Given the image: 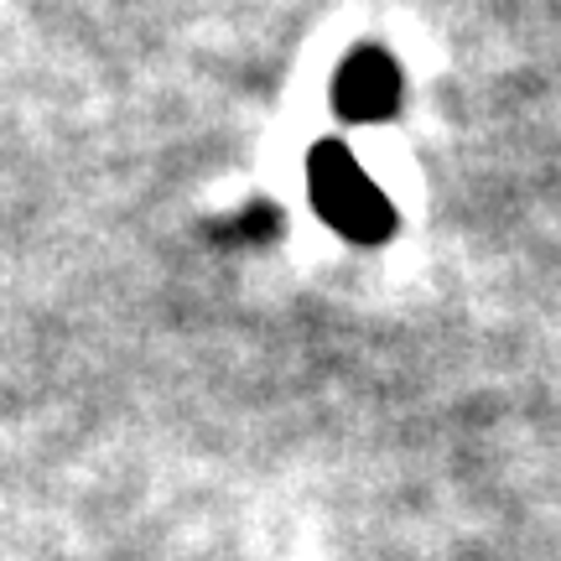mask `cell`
<instances>
[{"mask_svg": "<svg viewBox=\"0 0 561 561\" xmlns=\"http://www.w3.org/2000/svg\"><path fill=\"white\" fill-rule=\"evenodd\" d=\"M307 178H312V198H318V214L333 229H343L348 240H385L390 234V203L385 193L369 182V172L359 167V157L339 146V140H322L318 151H312V167H307Z\"/></svg>", "mask_w": 561, "mask_h": 561, "instance_id": "6da1fadb", "label": "cell"}, {"mask_svg": "<svg viewBox=\"0 0 561 561\" xmlns=\"http://www.w3.org/2000/svg\"><path fill=\"white\" fill-rule=\"evenodd\" d=\"M401 100V73L385 53H354L339 73V110L348 121H375L390 115Z\"/></svg>", "mask_w": 561, "mask_h": 561, "instance_id": "7a4b0ae2", "label": "cell"}]
</instances>
